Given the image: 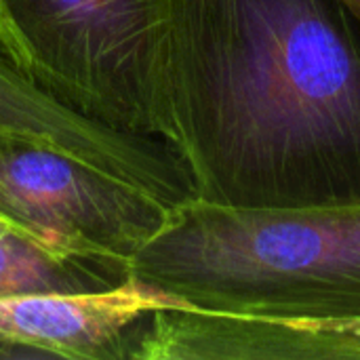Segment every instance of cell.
I'll return each instance as SVG.
<instances>
[{
  "label": "cell",
  "mask_w": 360,
  "mask_h": 360,
  "mask_svg": "<svg viewBox=\"0 0 360 360\" xmlns=\"http://www.w3.org/2000/svg\"><path fill=\"white\" fill-rule=\"evenodd\" d=\"M356 19H359V23H360V0H340Z\"/></svg>",
  "instance_id": "cell-9"
},
{
  "label": "cell",
  "mask_w": 360,
  "mask_h": 360,
  "mask_svg": "<svg viewBox=\"0 0 360 360\" xmlns=\"http://www.w3.org/2000/svg\"><path fill=\"white\" fill-rule=\"evenodd\" d=\"M129 274L192 308L360 331V202L236 209L190 198Z\"/></svg>",
  "instance_id": "cell-2"
},
{
  "label": "cell",
  "mask_w": 360,
  "mask_h": 360,
  "mask_svg": "<svg viewBox=\"0 0 360 360\" xmlns=\"http://www.w3.org/2000/svg\"><path fill=\"white\" fill-rule=\"evenodd\" d=\"M133 360H360V331L179 304L154 312Z\"/></svg>",
  "instance_id": "cell-7"
},
{
  "label": "cell",
  "mask_w": 360,
  "mask_h": 360,
  "mask_svg": "<svg viewBox=\"0 0 360 360\" xmlns=\"http://www.w3.org/2000/svg\"><path fill=\"white\" fill-rule=\"evenodd\" d=\"M169 0H0V51L42 91L158 137Z\"/></svg>",
  "instance_id": "cell-3"
},
{
  "label": "cell",
  "mask_w": 360,
  "mask_h": 360,
  "mask_svg": "<svg viewBox=\"0 0 360 360\" xmlns=\"http://www.w3.org/2000/svg\"><path fill=\"white\" fill-rule=\"evenodd\" d=\"M0 131L51 141L177 207L196 198L190 173L171 143L124 133L61 103L0 51Z\"/></svg>",
  "instance_id": "cell-6"
},
{
  "label": "cell",
  "mask_w": 360,
  "mask_h": 360,
  "mask_svg": "<svg viewBox=\"0 0 360 360\" xmlns=\"http://www.w3.org/2000/svg\"><path fill=\"white\" fill-rule=\"evenodd\" d=\"M171 209L51 141L0 131V215L55 245L129 268Z\"/></svg>",
  "instance_id": "cell-4"
},
{
  "label": "cell",
  "mask_w": 360,
  "mask_h": 360,
  "mask_svg": "<svg viewBox=\"0 0 360 360\" xmlns=\"http://www.w3.org/2000/svg\"><path fill=\"white\" fill-rule=\"evenodd\" d=\"M179 304L133 276L93 293L0 300V354L133 360L154 312Z\"/></svg>",
  "instance_id": "cell-5"
},
{
  "label": "cell",
  "mask_w": 360,
  "mask_h": 360,
  "mask_svg": "<svg viewBox=\"0 0 360 360\" xmlns=\"http://www.w3.org/2000/svg\"><path fill=\"white\" fill-rule=\"evenodd\" d=\"M129 268L55 245L0 215V300L93 293L129 278Z\"/></svg>",
  "instance_id": "cell-8"
},
{
  "label": "cell",
  "mask_w": 360,
  "mask_h": 360,
  "mask_svg": "<svg viewBox=\"0 0 360 360\" xmlns=\"http://www.w3.org/2000/svg\"><path fill=\"white\" fill-rule=\"evenodd\" d=\"M160 120L196 198L360 202V23L340 0H169Z\"/></svg>",
  "instance_id": "cell-1"
}]
</instances>
